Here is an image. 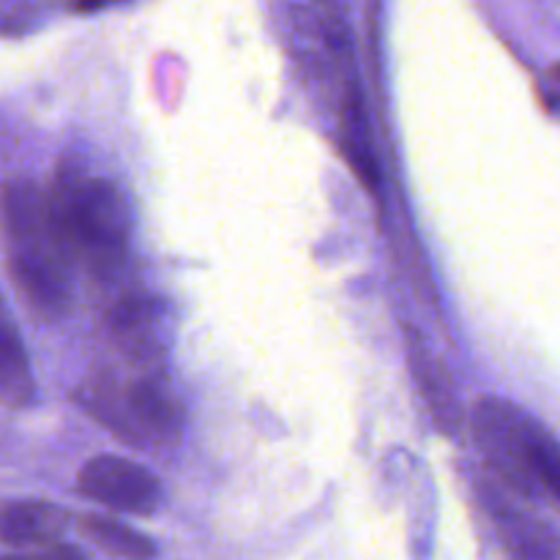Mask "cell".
Listing matches in <instances>:
<instances>
[{
	"instance_id": "5b68a950",
	"label": "cell",
	"mask_w": 560,
	"mask_h": 560,
	"mask_svg": "<svg viewBox=\"0 0 560 560\" xmlns=\"http://www.w3.org/2000/svg\"><path fill=\"white\" fill-rule=\"evenodd\" d=\"M109 334L131 364H164L170 342V310L162 299L131 293L109 310Z\"/></svg>"
},
{
	"instance_id": "52a82bcc",
	"label": "cell",
	"mask_w": 560,
	"mask_h": 560,
	"mask_svg": "<svg viewBox=\"0 0 560 560\" xmlns=\"http://www.w3.org/2000/svg\"><path fill=\"white\" fill-rule=\"evenodd\" d=\"M36 399L31 359L22 345L11 312L0 299V402L9 408H27Z\"/></svg>"
},
{
	"instance_id": "6da1fadb",
	"label": "cell",
	"mask_w": 560,
	"mask_h": 560,
	"mask_svg": "<svg viewBox=\"0 0 560 560\" xmlns=\"http://www.w3.org/2000/svg\"><path fill=\"white\" fill-rule=\"evenodd\" d=\"M0 230L5 244V268L27 310L55 320L69 310L71 257L47 191L31 180H9L0 189Z\"/></svg>"
},
{
	"instance_id": "4fadbf2b",
	"label": "cell",
	"mask_w": 560,
	"mask_h": 560,
	"mask_svg": "<svg viewBox=\"0 0 560 560\" xmlns=\"http://www.w3.org/2000/svg\"><path fill=\"white\" fill-rule=\"evenodd\" d=\"M115 3H124V0H71V5H74L77 11H82V14H91V11L107 9V5Z\"/></svg>"
},
{
	"instance_id": "30bf717a",
	"label": "cell",
	"mask_w": 560,
	"mask_h": 560,
	"mask_svg": "<svg viewBox=\"0 0 560 560\" xmlns=\"http://www.w3.org/2000/svg\"><path fill=\"white\" fill-rule=\"evenodd\" d=\"M80 530L98 547V550L107 552V556L140 560L156 556V547H153V541L148 539L145 534H140V530L129 528V525L124 523H115V520L88 514V517L80 520Z\"/></svg>"
},
{
	"instance_id": "7a4b0ae2",
	"label": "cell",
	"mask_w": 560,
	"mask_h": 560,
	"mask_svg": "<svg viewBox=\"0 0 560 560\" xmlns=\"http://www.w3.org/2000/svg\"><path fill=\"white\" fill-rule=\"evenodd\" d=\"M77 397L104 430L129 446L170 448L186 430L184 402L164 364L98 366L82 381Z\"/></svg>"
},
{
	"instance_id": "7c38bea8",
	"label": "cell",
	"mask_w": 560,
	"mask_h": 560,
	"mask_svg": "<svg viewBox=\"0 0 560 560\" xmlns=\"http://www.w3.org/2000/svg\"><path fill=\"white\" fill-rule=\"evenodd\" d=\"M539 96L541 104H545L552 115H560V63L550 66V69L539 77Z\"/></svg>"
},
{
	"instance_id": "3957f363",
	"label": "cell",
	"mask_w": 560,
	"mask_h": 560,
	"mask_svg": "<svg viewBox=\"0 0 560 560\" xmlns=\"http://www.w3.org/2000/svg\"><path fill=\"white\" fill-rule=\"evenodd\" d=\"M47 200L74 262L96 277L124 268L131 244V208L113 180L71 167L58 170Z\"/></svg>"
},
{
	"instance_id": "277c9868",
	"label": "cell",
	"mask_w": 560,
	"mask_h": 560,
	"mask_svg": "<svg viewBox=\"0 0 560 560\" xmlns=\"http://www.w3.org/2000/svg\"><path fill=\"white\" fill-rule=\"evenodd\" d=\"M77 490L113 512L140 514V517L156 512L164 501L162 481L126 457L91 459L77 476Z\"/></svg>"
},
{
	"instance_id": "8fae6325",
	"label": "cell",
	"mask_w": 560,
	"mask_h": 560,
	"mask_svg": "<svg viewBox=\"0 0 560 560\" xmlns=\"http://www.w3.org/2000/svg\"><path fill=\"white\" fill-rule=\"evenodd\" d=\"M342 129H345V156H348L350 167H353V173L359 175L361 184H364L366 189L377 191L381 178H377V164L375 159H372L366 115H364V107H361L359 96H353L348 104H345Z\"/></svg>"
},
{
	"instance_id": "9c48e42d",
	"label": "cell",
	"mask_w": 560,
	"mask_h": 560,
	"mask_svg": "<svg viewBox=\"0 0 560 560\" xmlns=\"http://www.w3.org/2000/svg\"><path fill=\"white\" fill-rule=\"evenodd\" d=\"M413 342H408L410 350V364H413L416 381L421 383V392H424L427 402L432 405V413H435L438 424L446 427V430L457 432L459 427V408H457V397L452 392V383H448V375L443 372V366L432 359L430 350L421 345L419 334L410 331Z\"/></svg>"
},
{
	"instance_id": "8992f818",
	"label": "cell",
	"mask_w": 560,
	"mask_h": 560,
	"mask_svg": "<svg viewBox=\"0 0 560 560\" xmlns=\"http://www.w3.org/2000/svg\"><path fill=\"white\" fill-rule=\"evenodd\" d=\"M63 509L44 501L0 503V545L9 550H47L66 534Z\"/></svg>"
},
{
	"instance_id": "ba28073f",
	"label": "cell",
	"mask_w": 560,
	"mask_h": 560,
	"mask_svg": "<svg viewBox=\"0 0 560 560\" xmlns=\"http://www.w3.org/2000/svg\"><path fill=\"white\" fill-rule=\"evenodd\" d=\"M523 495L547 498L560 512V443L536 419L525 438Z\"/></svg>"
}]
</instances>
